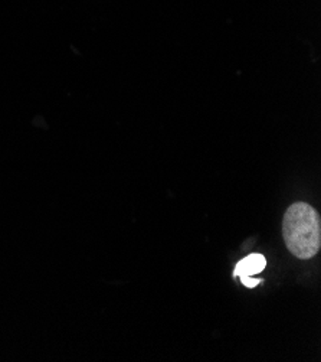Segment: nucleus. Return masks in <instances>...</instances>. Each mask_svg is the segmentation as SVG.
Returning <instances> with one entry per match:
<instances>
[{"label": "nucleus", "instance_id": "f257e3e1", "mask_svg": "<svg viewBox=\"0 0 321 362\" xmlns=\"http://www.w3.org/2000/svg\"><path fill=\"white\" fill-rule=\"evenodd\" d=\"M282 237L294 257L313 259L321 247L320 214L305 202L293 204L284 214Z\"/></svg>", "mask_w": 321, "mask_h": 362}, {"label": "nucleus", "instance_id": "f03ea898", "mask_svg": "<svg viewBox=\"0 0 321 362\" xmlns=\"http://www.w3.org/2000/svg\"><path fill=\"white\" fill-rule=\"evenodd\" d=\"M265 267H267V260L262 255H251L236 264L234 274L238 277L255 276V274L261 273Z\"/></svg>", "mask_w": 321, "mask_h": 362}, {"label": "nucleus", "instance_id": "7ed1b4c3", "mask_svg": "<svg viewBox=\"0 0 321 362\" xmlns=\"http://www.w3.org/2000/svg\"><path fill=\"white\" fill-rule=\"evenodd\" d=\"M241 281L246 287L253 288V287H255V286H258L261 283V279H254L253 276H241Z\"/></svg>", "mask_w": 321, "mask_h": 362}]
</instances>
